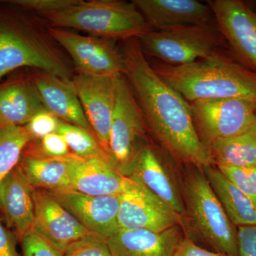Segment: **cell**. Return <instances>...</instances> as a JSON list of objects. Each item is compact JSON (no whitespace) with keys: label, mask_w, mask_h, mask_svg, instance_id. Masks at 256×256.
Instances as JSON below:
<instances>
[{"label":"cell","mask_w":256,"mask_h":256,"mask_svg":"<svg viewBox=\"0 0 256 256\" xmlns=\"http://www.w3.org/2000/svg\"><path fill=\"white\" fill-rule=\"evenodd\" d=\"M173 256H224L217 252H210L196 245L191 238L185 236L178 246Z\"/></svg>","instance_id":"cell-34"},{"label":"cell","mask_w":256,"mask_h":256,"mask_svg":"<svg viewBox=\"0 0 256 256\" xmlns=\"http://www.w3.org/2000/svg\"><path fill=\"white\" fill-rule=\"evenodd\" d=\"M34 203L33 228L64 252L70 244L94 234L48 192L34 190Z\"/></svg>","instance_id":"cell-14"},{"label":"cell","mask_w":256,"mask_h":256,"mask_svg":"<svg viewBox=\"0 0 256 256\" xmlns=\"http://www.w3.org/2000/svg\"><path fill=\"white\" fill-rule=\"evenodd\" d=\"M32 138L24 126H0V184L18 166Z\"/></svg>","instance_id":"cell-25"},{"label":"cell","mask_w":256,"mask_h":256,"mask_svg":"<svg viewBox=\"0 0 256 256\" xmlns=\"http://www.w3.org/2000/svg\"><path fill=\"white\" fill-rule=\"evenodd\" d=\"M78 2V0H12L10 2L44 16L66 9Z\"/></svg>","instance_id":"cell-31"},{"label":"cell","mask_w":256,"mask_h":256,"mask_svg":"<svg viewBox=\"0 0 256 256\" xmlns=\"http://www.w3.org/2000/svg\"><path fill=\"white\" fill-rule=\"evenodd\" d=\"M14 234L0 222V256H20Z\"/></svg>","instance_id":"cell-35"},{"label":"cell","mask_w":256,"mask_h":256,"mask_svg":"<svg viewBox=\"0 0 256 256\" xmlns=\"http://www.w3.org/2000/svg\"><path fill=\"white\" fill-rule=\"evenodd\" d=\"M238 256H256V225L237 227Z\"/></svg>","instance_id":"cell-33"},{"label":"cell","mask_w":256,"mask_h":256,"mask_svg":"<svg viewBox=\"0 0 256 256\" xmlns=\"http://www.w3.org/2000/svg\"><path fill=\"white\" fill-rule=\"evenodd\" d=\"M198 137L205 146L233 137L256 124V102L242 98H220L188 102Z\"/></svg>","instance_id":"cell-8"},{"label":"cell","mask_w":256,"mask_h":256,"mask_svg":"<svg viewBox=\"0 0 256 256\" xmlns=\"http://www.w3.org/2000/svg\"><path fill=\"white\" fill-rule=\"evenodd\" d=\"M32 79L47 110L60 120L94 134L72 80H65L40 70Z\"/></svg>","instance_id":"cell-18"},{"label":"cell","mask_w":256,"mask_h":256,"mask_svg":"<svg viewBox=\"0 0 256 256\" xmlns=\"http://www.w3.org/2000/svg\"><path fill=\"white\" fill-rule=\"evenodd\" d=\"M184 237L181 226L161 232L120 228L106 242L112 256H173Z\"/></svg>","instance_id":"cell-17"},{"label":"cell","mask_w":256,"mask_h":256,"mask_svg":"<svg viewBox=\"0 0 256 256\" xmlns=\"http://www.w3.org/2000/svg\"><path fill=\"white\" fill-rule=\"evenodd\" d=\"M43 18L48 26L80 30L112 41L138 38L152 30L132 2L122 0H78Z\"/></svg>","instance_id":"cell-4"},{"label":"cell","mask_w":256,"mask_h":256,"mask_svg":"<svg viewBox=\"0 0 256 256\" xmlns=\"http://www.w3.org/2000/svg\"><path fill=\"white\" fill-rule=\"evenodd\" d=\"M256 206V166H216Z\"/></svg>","instance_id":"cell-27"},{"label":"cell","mask_w":256,"mask_h":256,"mask_svg":"<svg viewBox=\"0 0 256 256\" xmlns=\"http://www.w3.org/2000/svg\"><path fill=\"white\" fill-rule=\"evenodd\" d=\"M48 193L90 233L107 240L119 230L120 195L90 196L73 190Z\"/></svg>","instance_id":"cell-13"},{"label":"cell","mask_w":256,"mask_h":256,"mask_svg":"<svg viewBox=\"0 0 256 256\" xmlns=\"http://www.w3.org/2000/svg\"><path fill=\"white\" fill-rule=\"evenodd\" d=\"M152 30L215 22L210 5L196 0H132Z\"/></svg>","instance_id":"cell-16"},{"label":"cell","mask_w":256,"mask_h":256,"mask_svg":"<svg viewBox=\"0 0 256 256\" xmlns=\"http://www.w3.org/2000/svg\"><path fill=\"white\" fill-rule=\"evenodd\" d=\"M34 190L18 165L0 184V208L18 242L33 228Z\"/></svg>","instance_id":"cell-19"},{"label":"cell","mask_w":256,"mask_h":256,"mask_svg":"<svg viewBox=\"0 0 256 256\" xmlns=\"http://www.w3.org/2000/svg\"><path fill=\"white\" fill-rule=\"evenodd\" d=\"M21 242L23 256H64V252L32 228L24 235Z\"/></svg>","instance_id":"cell-28"},{"label":"cell","mask_w":256,"mask_h":256,"mask_svg":"<svg viewBox=\"0 0 256 256\" xmlns=\"http://www.w3.org/2000/svg\"><path fill=\"white\" fill-rule=\"evenodd\" d=\"M144 116L124 76L118 78L116 102L110 127V156L121 174L129 178L133 160L148 144Z\"/></svg>","instance_id":"cell-7"},{"label":"cell","mask_w":256,"mask_h":256,"mask_svg":"<svg viewBox=\"0 0 256 256\" xmlns=\"http://www.w3.org/2000/svg\"><path fill=\"white\" fill-rule=\"evenodd\" d=\"M68 156L53 158L42 154H26L22 156L18 166L34 190L48 192L72 190Z\"/></svg>","instance_id":"cell-23"},{"label":"cell","mask_w":256,"mask_h":256,"mask_svg":"<svg viewBox=\"0 0 256 256\" xmlns=\"http://www.w3.org/2000/svg\"><path fill=\"white\" fill-rule=\"evenodd\" d=\"M45 110L33 79L0 85V126L23 127L34 116Z\"/></svg>","instance_id":"cell-21"},{"label":"cell","mask_w":256,"mask_h":256,"mask_svg":"<svg viewBox=\"0 0 256 256\" xmlns=\"http://www.w3.org/2000/svg\"><path fill=\"white\" fill-rule=\"evenodd\" d=\"M120 195L118 224L120 229H144L161 232L186 222L164 201L136 178Z\"/></svg>","instance_id":"cell-11"},{"label":"cell","mask_w":256,"mask_h":256,"mask_svg":"<svg viewBox=\"0 0 256 256\" xmlns=\"http://www.w3.org/2000/svg\"><path fill=\"white\" fill-rule=\"evenodd\" d=\"M138 40L144 54L172 66L188 65L207 58L226 43L216 22L152 30Z\"/></svg>","instance_id":"cell-6"},{"label":"cell","mask_w":256,"mask_h":256,"mask_svg":"<svg viewBox=\"0 0 256 256\" xmlns=\"http://www.w3.org/2000/svg\"><path fill=\"white\" fill-rule=\"evenodd\" d=\"M129 178H136L142 183L185 220L182 192L149 143L143 146L133 160Z\"/></svg>","instance_id":"cell-20"},{"label":"cell","mask_w":256,"mask_h":256,"mask_svg":"<svg viewBox=\"0 0 256 256\" xmlns=\"http://www.w3.org/2000/svg\"><path fill=\"white\" fill-rule=\"evenodd\" d=\"M118 77H92L77 74L72 78L96 139L110 156V122Z\"/></svg>","instance_id":"cell-12"},{"label":"cell","mask_w":256,"mask_h":256,"mask_svg":"<svg viewBox=\"0 0 256 256\" xmlns=\"http://www.w3.org/2000/svg\"><path fill=\"white\" fill-rule=\"evenodd\" d=\"M153 68L188 102L220 98L256 102V73L222 48L207 58L183 66L156 62Z\"/></svg>","instance_id":"cell-2"},{"label":"cell","mask_w":256,"mask_h":256,"mask_svg":"<svg viewBox=\"0 0 256 256\" xmlns=\"http://www.w3.org/2000/svg\"><path fill=\"white\" fill-rule=\"evenodd\" d=\"M207 4L230 52L256 73V10L242 0H208Z\"/></svg>","instance_id":"cell-10"},{"label":"cell","mask_w":256,"mask_h":256,"mask_svg":"<svg viewBox=\"0 0 256 256\" xmlns=\"http://www.w3.org/2000/svg\"><path fill=\"white\" fill-rule=\"evenodd\" d=\"M57 132L65 140L70 153L77 158L112 160L104 150L96 136L82 128L60 120Z\"/></svg>","instance_id":"cell-26"},{"label":"cell","mask_w":256,"mask_h":256,"mask_svg":"<svg viewBox=\"0 0 256 256\" xmlns=\"http://www.w3.org/2000/svg\"><path fill=\"white\" fill-rule=\"evenodd\" d=\"M215 166H256V124L233 137L218 139L207 146Z\"/></svg>","instance_id":"cell-24"},{"label":"cell","mask_w":256,"mask_h":256,"mask_svg":"<svg viewBox=\"0 0 256 256\" xmlns=\"http://www.w3.org/2000/svg\"><path fill=\"white\" fill-rule=\"evenodd\" d=\"M64 256H112L106 239L92 234L66 248Z\"/></svg>","instance_id":"cell-29"},{"label":"cell","mask_w":256,"mask_h":256,"mask_svg":"<svg viewBox=\"0 0 256 256\" xmlns=\"http://www.w3.org/2000/svg\"><path fill=\"white\" fill-rule=\"evenodd\" d=\"M40 21L0 14V79L11 72L32 67L72 80V64Z\"/></svg>","instance_id":"cell-3"},{"label":"cell","mask_w":256,"mask_h":256,"mask_svg":"<svg viewBox=\"0 0 256 256\" xmlns=\"http://www.w3.org/2000/svg\"><path fill=\"white\" fill-rule=\"evenodd\" d=\"M186 166L181 181L186 224L216 252L238 256L236 227L224 212L202 168Z\"/></svg>","instance_id":"cell-5"},{"label":"cell","mask_w":256,"mask_h":256,"mask_svg":"<svg viewBox=\"0 0 256 256\" xmlns=\"http://www.w3.org/2000/svg\"><path fill=\"white\" fill-rule=\"evenodd\" d=\"M60 120L48 110L42 111L34 116L24 126L33 140H42L52 133L57 132Z\"/></svg>","instance_id":"cell-30"},{"label":"cell","mask_w":256,"mask_h":256,"mask_svg":"<svg viewBox=\"0 0 256 256\" xmlns=\"http://www.w3.org/2000/svg\"><path fill=\"white\" fill-rule=\"evenodd\" d=\"M48 30L56 42L68 54L78 74L92 77L124 75L122 54L112 40L52 26H48Z\"/></svg>","instance_id":"cell-9"},{"label":"cell","mask_w":256,"mask_h":256,"mask_svg":"<svg viewBox=\"0 0 256 256\" xmlns=\"http://www.w3.org/2000/svg\"><path fill=\"white\" fill-rule=\"evenodd\" d=\"M120 52L124 77L142 110L148 132L162 149L182 164L197 168L214 164L194 126L190 104L156 73L139 40L124 41Z\"/></svg>","instance_id":"cell-1"},{"label":"cell","mask_w":256,"mask_h":256,"mask_svg":"<svg viewBox=\"0 0 256 256\" xmlns=\"http://www.w3.org/2000/svg\"><path fill=\"white\" fill-rule=\"evenodd\" d=\"M69 178L74 191L90 196L121 195L133 183L120 172L114 162L107 159L68 158Z\"/></svg>","instance_id":"cell-15"},{"label":"cell","mask_w":256,"mask_h":256,"mask_svg":"<svg viewBox=\"0 0 256 256\" xmlns=\"http://www.w3.org/2000/svg\"><path fill=\"white\" fill-rule=\"evenodd\" d=\"M40 140L42 156L53 158H66L72 154L65 140L58 132L48 134Z\"/></svg>","instance_id":"cell-32"},{"label":"cell","mask_w":256,"mask_h":256,"mask_svg":"<svg viewBox=\"0 0 256 256\" xmlns=\"http://www.w3.org/2000/svg\"><path fill=\"white\" fill-rule=\"evenodd\" d=\"M210 188L236 227L256 225V206L215 165L202 168Z\"/></svg>","instance_id":"cell-22"}]
</instances>
